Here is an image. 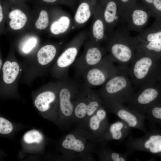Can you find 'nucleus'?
Returning <instances> with one entry per match:
<instances>
[{
    "label": "nucleus",
    "instance_id": "f257e3e1",
    "mask_svg": "<svg viewBox=\"0 0 161 161\" xmlns=\"http://www.w3.org/2000/svg\"><path fill=\"white\" fill-rule=\"evenodd\" d=\"M118 25L107 35L105 47L114 62L126 68L134 56L139 42L135 37L131 36L124 23Z\"/></svg>",
    "mask_w": 161,
    "mask_h": 161
},
{
    "label": "nucleus",
    "instance_id": "f03ea898",
    "mask_svg": "<svg viewBox=\"0 0 161 161\" xmlns=\"http://www.w3.org/2000/svg\"><path fill=\"white\" fill-rule=\"evenodd\" d=\"M127 72L137 87L158 82L161 76V60L151 54L136 51Z\"/></svg>",
    "mask_w": 161,
    "mask_h": 161
},
{
    "label": "nucleus",
    "instance_id": "7ed1b4c3",
    "mask_svg": "<svg viewBox=\"0 0 161 161\" xmlns=\"http://www.w3.org/2000/svg\"><path fill=\"white\" fill-rule=\"evenodd\" d=\"M98 142L86 129L77 125L66 136L61 145L69 151L73 160L92 161V154L96 152Z\"/></svg>",
    "mask_w": 161,
    "mask_h": 161
},
{
    "label": "nucleus",
    "instance_id": "20e7f679",
    "mask_svg": "<svg viewBox=\"0 0 161 161\" xmlns=\"http://www.w3.org/2000/svg\"><path fill=\"white\" fill-rule=\"evenodd\" d=\"M127 69H123L103 84L97 91L103 100L128 103L134 94Z\"/></svg>",
    "mask_w": 161,
    "mask_h": 161
},
{
    "label": "nucleus",
    "instance_id": "39448f33",
    "mask_svg": "<svg viewBox=\"0 0 161 161\" xmlns=\"http://www.w3.org/2000/svg\"><path fill=\"white\" fill-rule=\"evenodd\" d=\"M74 104L73 123L82 126L103 105V101L97 92L82 84Z\"/></svg>",
    "mask_w": 161,
    "mask_h": 161
},
{
    "label": "nucleus",
    "instance_id": "423d86ee",
    "mask_svg": "<svg viewBox=\"0 0 161 161\" xmlns=\"http://www.w3.org/2000/svg\"><path fill=\"white\" fill-rule=\"evenodd\" d=\"M114 62L109 55H105L98 64L86 70L82 74L86 86L91 88L103 85L109 79L120 73L123 69L117 68L114 65Z\"/></svg>",
    "mask_w": 161,
    "mask_h": 161
},
{
    "label": "nucleus",
    "instance_id": "0eeeda50",
    "mask_svg": "<svg viewBox=\"0 0 161 161\" xmlns=\"http://www.w3.org/2000/svg\"><path fill=\"white\" fill-rule=\"evenodd\" d=\"M154 16L142 2H133L120 15V21L129 31L140 32L147 24L149 18Z\"/></svg>",
    "mask_w": 161,
    "mask_h": 161
},
{
    "label": "nucleus",
    "instance_id": "6e6552de",
    "mask_svg": "<svg viewBox=\"0 0 161 161\" xmlns=\"http://www.w3.org/2000/svg\"><path fill=\"white\" fill-rule=\"evenodd\" d=\"M107 52L105 47L91 42L87 38L83 52L73 64L76 76L81 77L86 70L100 63Z\"/></svg>",
    "mask_w": 161,
    "mask_h": 161
},
{
    "label": "nucleus",
    "instance_id": "1a4fd4ad",
    "mask_svg": "<svg viewBox=\"0 0 161 161\" xmlns=\"http://www.w3.org/2000/svg\"><path fill=\"white\" fill-rule=\"evenodd\" d=\"M161 94V86L159 82L146 85L140 88L128 103L131 109L144 115Z\"/></svg>",
    "mask_w": 161,
    "mask_h": 161
},
{
    "label": "nucleus",
    "instance_id": "9d476101",
    "mask_svg": "<svg viewBox=\"0 0 161 161\" xmlns=\"http://www.w3.org/2000/svg\"><path fill=\"white\" fill-rule=\"evenodd\" d=\"M58 92L59 108L62 114L73 123L74 102L82 84L74 79L68 80Z\"/></svg>",
    "mask_w": 161,
    "mask_h": 161
},
{
    "label": "nucleus",
    "instance_id": "9b49d317",
    "mask_svg": "<svg viewBox=\"0 0 161 161\" xmlns=\"http://www.w3.org/2000/svg\"><path fill=\"white\" fill-rule=\"evenodd\" d=\"M103 101V105L110 112L122 120L129 127L145 131L144 125L145 116L132 109L116 102Z\"/></svg>",
    "mask_w": 161,
    "mask_h": 161
},
{
    "label": "nucleus",
    "instance_id": "f8f14e48",
    "mask_svg": "<svg viewBox=\"0 0 161 161\" xmlns=\"http://www.w3.org/2000/svg\"><path fill=\"white\" fill-rule=\"evenodd\" d=\"M89 31L83 30L76 34L69 44L67 47L59 56L56 62L58 70L64 71L73 64L79 50L84 43L89 35Z\"/></svg>",
    "mask_w": 161,
    "mask_h": 161
},
{
    "label": "nucleus",
    "instance_id": "ddd939ff",
    "mask_svg": "<svg viewBox=\"0 0 161 161\" xmlns=\"http://www.w3.org/2000/svg\"><path fill=\"white\" fill-rule=\"evenodd\" d=\"M109 125L107 113L103 105L89 118L84 125L79 126L86 129L99 142Z\"/></svg>",
    "mask_w": 161,
    "mask_h": 161
},
{
    "label": "nucleus",
    "instance_id": "4468645a",
    "mask_svg": "<svg viewBox=\"0 0 161 161\" xmlns=\"http://www.w3.org/2000/svg\"><path fill=\"white\" fill-rule=\"evenodd\" d=\"M92 16V21L88 38L92 42L100 44L105 42L107 35L106 32L102 8L99 1Z\"/></svg>",
    "mask_w": 161,
    "mask_h": 161
},
{
    "label": "nucleus",
    "instance_id": "2eb2a0df",
    "mask_svg": "<svg viewBox=\"0 0 161 161\" xmlns=\"http://www.w3.org/2000/svg\"><path fill=\"white\" fill-rule=\"evenodd\" d=\"M101 7L107 35L111 32L120 21L117 0H99Z\"/></svg>",
    "mask_w": 161,
    "mask_h": 161
},
{
    "label": "nucleus",
    "instance_id": "dca6fc26",
    "mask_svg": "<svg viewBox=\"0 0 161 161\" xmlns=\"http://www.w3.org/2000/svg\"><path fill=\"white\" fill-rule=\"evenodd\" d=\"M99 0H79L73 19V27L83 26L94 14Z\"/></svg>",
    "mask_w": 161,
    "mask_h": 161
},
{
    "label": "nucleus",
    "instance_id": "f3484780",
    "mask_svg": "<svg viewBox=\"0 0 161 161\" xmlns=\"http://www.w3.org/2000/svg\"><path fill=\"white\" fill-rule=\"evenodd\" d=\"M135 37L139 43L161 40V20L155 19L150 27L143 30Z\"/></svg>",
    "mask_w": 161,
    "mask_h": 161
},
{
    "label": "nucleus",
    "instance_id": "a211bd4d",
    "mask_svg": "<svg viewBox=\"0 0 161 161\" xmlns=\"http://www.w3.org/2000/svg\"><path fill=\"white\" fill-rule=\"evenodd\" d=\"M123 122L118 121L109 125L99 142L104 140H118L123 138L126 134V129Z\"/></svg>",
    "mask_w": 161,
    "mask_h": 161
},
{
    "label": "nucleus",
    "instance_id": "6ab92c4d",
    "mask_svg": "<svg viewBox=\"0 0 161 161\" xmlns=\"http://www.w3.org/2000/svg\"><path fill=\"white\" fill-rule=\"evenodd\" d=\"M73 26V21L68 15H61L51 23L50 30L51 33L58 35L66 32Z\"/></svg>",
    "mask_w": 161,
    "mask_h": 161
},
{
    "label": "nucleus",
    "instance_id": "aec40b11",
    "mask_svg": "<svg viewBox=\"0 0 161 161\" xmlns=\"http://www.w3.org/2000/svg\"><path fill=\"white\" fill-rule=\"evenodd\" d=\"M57 98L55 92L47 91L39 94L35 100V105L41 112H45L50 107V104L54 103Z\"/></svg>",
    "mask_w": 161,
    "mask_h": 161
},
{
    "label": "nucleus",
    "instance_id": "412c9836",
    "mask_svg": "<svg viewBox=\"0 0 161 161\" xmlns=\"http://www.w3.org/2000/svg\"><path fill=\"white\" fill-rule=\"evenodd\" d=\"M19 71L18 64L15 61H5L3 66V77L4 81L7 84L13 82L17 78Z\"/></svg>",
    "mask_w": 161,
    "mask_h": 161
},
{
    "label": "nucleus",
    "instance_id": "4be33fe9",
    "mask_svg": "<svg viewBox=\"0 0 161 161\" xmlns=\"http://www.w3.org/2000/svg\"><path fill=\"white\" fill-rule=\"evenodd\" d=\"M57 52V48L53 45L48 44L43 47L37 54L38 63L42 65L49 64L54 60Z\"/></svg>",
    "mask_w": 161,
    "mask_h": 161
},
{
    "label": "nucleus",
    "instance_id": "5701e85b",
    "mask_svg": "<svg viewBox=\"0 0 161 161\" xmlns=\"http://www.w3.org/2000/svg\"><path fill=\"white\" fill-rule=\"evenodd\" d=\"M100 143L97 145L95 152L98 155L99 160L113 161L126 160L124 156L105 147L102 142Z\"/></svg>",
    "mask_w": 161,
    "mask_h": 161
},
{
    "label": "nucleus",
    "instance_id": "b1692460",
    "mask_svg": "<svg viewBox=\"0 0 161 161\" xmlns=\"http://www.w3.org/2000/svg\"><path fill=\"white\" fill-rule=\"evenodd\" d=\"M136 51L151 54L161 60V40L138 43Z\"/></svg>",
    "mask_w": 161,
    "mask_h": 161
},
{
    "label": "nucleus",
    "instance_id": "393cba45",
    "mask_svg": "<svg viewBox=\"0 0 161 161\" xmlns=\"http://www.w3.org/2000/svg\"><path fill=\"white\" fill-rule=\"evenodd\" d=\"M146 138L143 143L139 144L138 148L148 151L152 153H157L161 151V135H152Z\"/></svg>",
    "mask_w": 161,
    "mask_h": 161
},
{
    "label": "nucleus",
    "instance_id": "a878e982",
    "mask_svg": "<svg viewBox=\"0 0 161 161\" xmlns=\"http://www.w3.org/2000/svg\"><path fill=\"white\" fill-rule=\"evenodd\" d=\"M11 19L9 25L10 27L13 30L22 28L26 23L27 18L26 15L19 9H15L11 11L9 15Z\"/></svg>",
    "mask_w": 161,
    "mask_h": 161
},
{
    "label": "nucleus",
    "instance_id": "bb28decb",
    "mask_svg": "<svg viewBox=\"0 0 161 161\" xmlns=\"http://www.w3.org/2000/svg\"><path fill=\"white\" fill-rule=\"evenodd\" d=\"M152 12L155 19L161 20V0H141Z\"/></svg>",
    "mask_w": 161,
    "mask_h": 161
},
{
    "label": "nucleus",
    "instance_id": "cd10ccee",
    "mask_svg": "<svg viewBox=\"0 0 161 161\" xmlns=\"http://www.w3.org/2000/svg\"><path fill=\"white\" fill-rule=\"evenodd\" d=\"M43 136L38 131L32 130L27 131L24 135L23 139L28 144L33 143H39L43 140Z\"/></svg>",
    "mask_w": 161,
    "mask_h": 161
},
{
    "label": "nucleus",
    "instance_id": "c85d7f7f",
    "mask_svg": "<svg viewBox=\"0 0 161 161\" xmlns=\"http://www.w3.org/2000/svg\"><path fill=\"white\" fill-rule=\"evenodd\" d=\"M49 23V17L47 12L45 10H42L35 22L36 27L40 30L44 29L48 26Z\"/></svg>",
    "mask_w": 161,
    "mask_h": 161
},
{
    "label": "nucleus",
    "instance_id": "c756f323",
    "mask_svg": "<svg viewBox=\"0 0 161 161\" xmlns=\"http://www.w3.org/2000/svg\"><path fill=\"white\" fill-rule=\"evenodd\" d=\"M13 129L12 123L7 120L0 117V133L1 134H7L10 133Z\"/></svg>",
    "mask_w": 161,
    "mask_h": 161
},
{
    "label": "nucleus",
    "instance_id": "7c9ffc66",
    "mask_svg": "<svg viewBox=\"0 0 161 161\" xmlns=\"http://www.w3.org/2000/svg\"><path fill=\"white\" fill-rule=\"evenodd\" d=\"M120 16L134 2L137 0H117Z\"/></svg>",
    "mask_w": 161,
    "mask_h": 161
},
{
    "label": "nucleus",
    "instance_id": "2f4dec72",
    "mask_svg": "<svg viewBox=\"0 0 161 161\" xmlns=\"http://www.w3.org/2000/svg\"><path fill=\"white\" fill-rule=\"evenodd\" d=\"M150 113L154 118L161 120V106H157L154 104L148 110L146 113Z\"/></svg>",
    "mask_w": 161,
    "mask_h": 161
},
{
    "label": "nucleus",
    "instance_id": "473e14b6",
    "mask_svg": "<svg viewBox=\"0 0 161 161\" xmlns=\"http://www.w3.org/2000/svg\"><path fill=\"white\" fill-rule=\"evenodd\" d=\"M36 41V39L34 38L29 40L23 48V51L26 53L30 52L35 47Z\"/></svg>",
    "mask_w": 161,
    "mask_h": 161
},
{
    "label": "nucleus",
    "instance_id": "72a5a7b5",
    "mask_svg": "<svg viewBox=\"0 0 161 161\" xmlns=\"http://www.w3.org/2000/svg\"><path fill=\"white\" fill-rule=\"evenodd\" d=\"M3 18V14L2 12V8L1 5H0V22H1Z\"/></svg>",
    "mask_w": 161,
    "mask_h": 161
},
{
    "label": "nucleus",
    "instance_id": "f704fd0d",
    "mask_svg": "<svg viewBox=\"0 0 161 161\" xmlns=\"http://www.w3.org/2000/svg\"><path fill=\"white\" fill-rule=\"evenodd\" d=\"M159 82L161 86V76L160 77L159 80Z\"/></svg>",
    "mask_w": 161,
    "mask_h": 161
},
{
    "label": "nucleus",
    "instance_id": "c9c22d12",
    "mask_svg": "<svg viewBox=\"0 0 161 161\" xmlns=\"http://www.w3.org/2000/svg\"><path fill=\"white\" fill-rule=\"evenodd\" d=\"M0 68H1V65H2V61L1 59H0Z\"/></svg>",
    "mask_w": 161,
    "mask_h": 161
}]
</instances>
